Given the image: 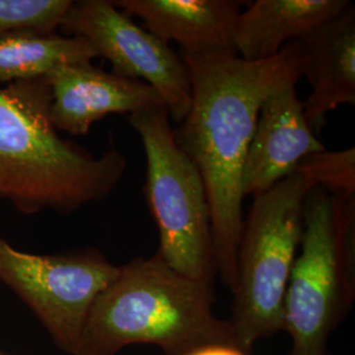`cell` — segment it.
<instances>
[{"label":"cell","instance_id":"cell-1","mask_svg":"<svg viewBox=\"0 0 355 355\" xmlns=\"http://www.w3.org/2000/svg\"><path fill=\"white\" fill-rule=\"evenodd\" d=\"M190 110L175 128L179 148L203 178L217 274L232 291L243 223L242 170L262 103L302 74L300 40L275 57L248 62L236 54L186 55Z\"/></svg>","mask_w":355,"mask_h":355},{"label":"cell","instance_id":"cell-2","mask_svg":"<svg viewBox=\"0 0 355 355\" xmlns=\"http://www.w3.org/2000/svg\"><path fill=\"white\" fill-rule=\"evenodd\" d=\"M51 104L45 78L0 87V200L24 215L71 214L104 200L127 170L116 149L95 157L64 139Z\"/></svg>","mask_w":355,"mask_h":355},{"label":"cell","instance_id":"cell-3","mask_svg":"<svg viewBox=\"0 0 355 355\" xmlns=\"http://www.w3.org/2000/svg\"><path fill=\"white\" fill-rule=\"evenodd\" d=\"M214 286L178 274L157 253L135 258L95 299L71 355H114L144 343L166 355L211 345L239 347L230 321L214 313Z\"/></svg>","mask_w":355,"mask_h":355},{"label":"cell","instance_id":"cell-4","mask_svg":"<svg viewBox=\"0 0 355 355\" xmlns=\"http://www.w3.org/2000/svg\"><path fill=\"white\" fill-rule=\"evenodd\" d=\"M355 299V198L305 193L303 234L284 297L288 355H328L330 334Z\"/></svg>","mask_w":355,"mask_h":355},{"label":"cell","instance_id":"cell-5","mask_svg":"<svg viewBox=\"0 0 355 355\" xmlns=\"http://www.w3.org/2000/svg\"><path fill=\"white\" fill-rule=\"evenodd\" d=\"M308 191L295 171L253 198L243 218L229 321L239 347L248 354L254 343L284 330V297L302 242Z\"/></svg>","mask_w":355,"mask_h":355},{"label":"cell","instance_id":"cell-6","mask_svg":"<svg viewBox=\"0 0 355 355\" xmlns=\"http://www.w3.org/2000/svg\"><path fill=\"white\" fill-rule=\"evenodd\" d=\"M146 155L145 193L159 233L157 254L178 274L215 282L211 215L203 178L178 145L166 105L128 114Z\"/></svg>","mask_w":355,"mask_h":355},{"label":"cell","instance_id":"cell-7","mask_svg":"<svg viewBox=\"0 0 355 355\" xmlns=\"http://www.w3.org/2000/svg\"><path fill=\"white\" fill-rule=\"evenodd\" d=\"M119 270L95 249L40 255L20 252L0 237V282L29 306L67 354H73L95 299Z\"/></svg>","mask_w":355,"mask_h":355},{"label":"cell","instance_id":"cell-8","mask_svg":"<svg viewBox=\"0 0 355 355\" xmlns=\"http://www.w3.org/2000/svg\"><path fill=\"white\" fill-rule=\"evenodd\" d=\"M61 29L89 41L116 76L145 82L161 96L171 121L180 124L191 104L187 64L170 44L154 36L111 0L73 1Z\"/></svg>","mask_w":355,"mask_h":355},{"label":"cell","instance_id":"cell-9","mask_svg":"<svg viewBox=\"0 0 355 355\" xmlns=\"http://www.w3.org/2000/svg\"><path fill=\"white\" fill-rule=\"evenodd\" d=\"M297 83H286L262 103L242 170V193L258 196L292 175L299 164L327 148L305 119Z\"/></svg>","mask_w":355,"mask_h":355},{"label":"cell","instance_id":"cell-10","mask_svg":"<svg viewBox=\"0 0 355 355\" xmlns=\"http://www.w3.org/2000/svg\"><path fill=\"white\" fill-rule=\"evenodd\" d=\"M51 89V119L58 132L85 136L108 114H130L165 105L145 82L108 73L92 62L64 64L45 76Z\"/></svg>","mask_w":355,"mask_h":355},{"label":"cell","instance_id":"cell-11","mask_svg":"<svg viewBox=\"0 0 355 355\" xmlns=\"http://www.w3.org/2000/svg\"><path fill=\"white\" fill-rule=\"evenodd\" d=\"M154 36L177 42L186 55L236 54L234 32L242 1L234 0H114ZM237 55V54H236Z\"/></svg>","mask_w":355,"mask_h":355},{"label":"cell","instance_id":"cell-12","mask_svg":"<svg viewBox=\"0 0 355 355\" xmlns=\"http://www.w3.org/2000/svg\"><path fill=\"white\" fill-rule=\"evenodd\" d=\"M300 45L302 74L312 89L303 102L305 119L318 133L330 112L355 104L354 3L300 40Z\"/></svg>","mask_w":355,"mask_h":355},{"label":"cell","instance_id":"cell-13","mask_svg":"<svg viewBox=\"0 0 355 355\" xmlns=\"http://www.w3.org/2000/svg\"><path fill=\"white\" fill-rule=\"evenodd\" d=\"M349 0H257L239 15L236 54L248 62L266 61L293 41L343 12Z\"/></svg>","mask_w":355,"mask_h":355},{"label":"cell","instance_id":"cell-14","mask_svg":"<svg viewBox=\"0 0 355 355\" xmlns=\"http://www.w3.org/2000/svg\"><path fill=\"white\" fill-rule=\"evenodd\" d=\"M98 58L89 41L61 35H16L0 38V85L45 78L60 66Z\"/></svg>","mask_w":355,"mask_h":355},{"label":"cell","instance_id":"cell-15","mask_svg":"<svg viewBox=\"0 0 355 355\" xmlns=\"http://www.w3.org/2000/svg\"><path fill=\"white\" fill-rule=\"evenodd\" d=\"M73 0H0V38L55 35Z\"/></svg>","mask_w":355,"mask_h":355},{"label":"cell","instance_id":"cell-16","mask_svg":"<svg viewBox=\"0 0 355 355\" xmlns=\"http://www.w3.org/2000/svg\"><path fill=\"white\" fill-rule=\"evenodd\" d=\"M296 171L308 189L321 187L331 195L355 198V149L313 153L305 157Z\"/></svg>","mask_w":355,"mask_h":355},{"label":"cell","instance_id":"cell-17","mask_svg":"<svg viewBox=\"0 0 355 355\" xmlns=\"http://www.w3.org/2000/svg\"><path fill=\"white\" fill-rule=\"evenodd\" d=\"M189 355H249L237 346L230 345H211L198 349Z\"/></svg>","mask_w":355,"mask_h":355},{"label":"cell","instance_id":"cell-18","mask_svg":"<svg viewBox=\"0 0 355 355\" xmlns=\"http://www.w3.org/2000/svg\"><path fill=\"white\" fill-rule=\"evenodd\" d=\"M0 355H8V354H4V353H0Z\"/></svg>","mask_w":355,"mask_h":355}]
</instances>
